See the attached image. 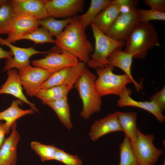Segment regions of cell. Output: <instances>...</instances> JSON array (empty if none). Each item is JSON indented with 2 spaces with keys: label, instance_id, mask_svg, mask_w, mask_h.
<instances>
[{
  "label": "cell",
  "instance_id": "obj_28",
  "mask_svg": "<svg viewBox=\"0 0 165 165\" xmlns=\"http://www.w3.org/2000/svg\"><path fill=\"white\" fill-rule=\"evenodd\" d=\"M120 161L118 165H139L130 139L125 135L119 145Z\"/></svg>",
  "mask_w": 165,
  "mask_h": 165
},
{
  "label": "cell",
  "instance_id": "obj_29",
  "mask_svg": "<svg viewBox=\"0 0 165 165\" xmlns=\"http://www.w3.org/2000/svg\"><path fill=\"white\" fill-rule=\"evenodd\" d=\"M31 148L39 156L41 161H45L54 160L57 148L53 145H46L33 141L30 143Z\"/></svg>",
  "mask_w": 165,
  "mask_h": 165
},
{
  "label": "cell",
  "instance_id": "obj_3",
  "mask_svg": "<svg viewBox=\"0 0 165 165\" xmlns=\"http://www.w3.org/2000/svg\"><path fill=\"white\" fill-rule=\"evenodd\" d=\"M126 41L124 51L135 58H145L148 50L159 46L156 31L149 22L139 23Z\"/></svg>",
  "mask_w": 165,
  "mask_h": 165
},
{
  "label": "cell",
  "instance_id": "obj_11",
  "mask_svg": "<svg viewBox=\"0 0 165 165\" xmlns=\"http://www.w3.org/2000/svg\"><path fill=\"white\" fill-rule=\"evenodd\" d=\"M48 13L53 17L64 19L75 16L84 6L83 0H43Z\"/></svg>",
  "mask_w": 165,
  "mask_h": 165
},
{
  "label": "cell",
  "instance_id": "obj_12",
  "mask_svg": "<svg viewBox=\"0 0 165 165\" xmlns=\"http://www.w3.org/2000/svg\"><path fill=\"white\" fill-rule=\"evenodd\" d=\"M85 67V63L79 62L75 66L66 67L53 72L42 84L40 89H46L65 84L74 85Z\"/></svg>",
  "mask_w": 165,
  "mask_h": 165
},
{
  "label": "cell",
  "instance_id": "obj_10",
  "mask_svg": "<svg viewBox=\"0 0 165 165\" xmlns=\"http://www.w3.org/2000/svg\"><path fill=\"white\" fill-rule=\"evenodd\" d=\"M0 45H5L10 49L13 57L6 59L3 71H8L15 68L18 71L30 65V58L31 57L38 54H46L50 50L41 51L35 49L33 47L24 48L14 46L0 36Z\"/></svg>",
  "mask_w": 165,
  "mask_h": 165
},
{
  "label": "cell",
  "instance_id": "obj_27",
  "mask_svg": "<svg viewBox=\"0 0 165 165\" xmlns=\"http://www.w3.org/2000/svg\"><path fill=\"white\" fill-rule=\"evenodd\" d=\"M73 85L65 84L49 88L40 89L35 96L40 99L49 100H58L67 96L69 92Z\"/></svg>",
  "mask_w": 165,
  "mask_h": 165
},
{
  "label": "cell",
  "instance_id": "obj_6",
  "mask_svg": "<svg viewBox=\"0 0 165 165\" xmlns=\"http://www.w3.org/2000/svg\"><path fill=\"white\" fill-rule=\"evenodd\" d=\"M153 134H144L138 129L136 141L131 142L139 165H155L162 155L163 150L156 148Z\"/></svg>",
  "mask_w": 165,
  "mask_h": 165
},
{
  "label": "cell",
  "instance_id": "obj_40",
  "mask_svg": "<svg viewBox=\"0 0 165 165\" xmlns=\"http://www.w3.org/2000/svg\"><path fill=\"white\" fill-rule=\"evenodd\" d=\"M163 165H165V161H164V163H163Z\"/></svg>",
  "mask_w": 165,
  "mask_h": 165
},
{
  "label": "cell",
  "instance_id": "obj_30",
  "mask_svg": "<svg viewBox=\"0 0 165 165\" xmlns=\"http://www.w3.org/2000/svg\"><path fill=\"white\" fill-rule=\"evenodd\" d=\"M140 22H149L152 20L165 21V12L150 9L148 10L137 9Z\"/></svg>",
  "mask_w": 165,
  "mask_h": 165
},
{
  "label": "cell",
  "instance_id": "obj_14",
  "mask_svg": "<svg viewBox=\"0 0 165 165\" xmlns=\"http://www.w3.org/2000/svg\"><path fill=\"white\" fill-rule=\"evenodd\" d=\"M9 2L14 14L25 13L36 20L50 16L43 0H13Z\"/></svg>",
  "mask_w": 165,
  "mask_h": 165
},
{
  "label": "cell",
  "instance_id": "obj_15",
  "mask_svg": "<svg viewBox=\"0 0 165 165\" xmlns=\"http://www.w3.org/2000/svg\"><path fill=\"white\" fill-rule=\"evenodd\" d=\"M119 131L122 130L115 112L95 121L91 126L89 134L91 140L95 141L106 134Z\"/></svg>",
  "mask_w": 165,
  "mask_h": 165
},
{
  "label": "cell",
  "instance_id": "obj_32",
  "mask_svg": "<svg viewBox=\"0 0 165 165\" xmlns=\"http://www.w3.org/2000/svg\"><path fill=\"white\" fill-rule=\"evenodd\" d=\"M14 14L9 1L0 7V35L8 26Z\"/></svg>",
  "mask_w": 165,
  "mask_h": 165
},
{
  "label": "cell",
  "instance_id": "obj_25",
  "mask_svg": "<svg viewBox=\"0 0 165 165\" xmlns=\"http://www.w3.org/2000/svg\"><path fill=\"white\" fill-rule=\"evenodd\" d=\"M111 0H92L87 10L77 16L78 19L86 28L93 22L98 14L107 6L111 4Z\"/></svg>",
  "mask_w": 165,
  "mask_h": 165
},
{
  "label": "cell",
  "instance_id": "obj_18",
  "mask_svg": "<svg viewBox=\"0 0 165 165\" xmlns=\"http://www.w3.org/2000/svg\"><path fill=\"white\" fill-rule=\"evenodd\" d=\"M130 94V90L125 87L117 101V106L120 107L132 106L139 108L152 114L160 123L165 121L164 116L153 102L136 101L131 97Z\"/></svg>",
  "mask_w": 165,
  "mask_h": 165
},
{
  "label": "cell",
  "instance_id": "obj_20",
  "mask_svg": "<svg viewBox=\"0 0 165 165\" xmlns=\"http://www.w3.org/2000/svg\"><path fill=\"white\" fill-rule=\"evenodd\" d=\"M119 8L120 6L117 5L107 6L98 14L92 23L105 34L120 14Z\"/></svg>",
  "mask_w": 165,
  "mask_h": 165
},
{
  "label": "cell",
  "instance_id": "obj_13",
  "mask_svg": "<svg viewBox=\"0 0 165 165\" xmlns=\"http://www.w3.org/2000/svg\"><path fill=\"white\" fill-rule=\"evenodd\" d=\"M37 20L24 13L14 14L8 26L2 34H6V38L16 37L29 33L38 28Z\"/></svg>",
  "mask_w": 165,
  "mask_h": 165
},
{
  "label": "cell",
  "instance_id": "obj_39",
  "mask_svg": "<svg viewBox=\"0 0 165 165\" xmlns=\"http://www.w3.org/2000/svg\"><path fill=\"white\" fill-rule=\"evenodd\" d=\"M8 1L6 0H0V7H1L7 3Z\"/></svg>",
  "mask_w": 165,
  "mask_h": 165
},
{
  "label": "cell",
  "instance_id": "obj_34",
  "mask_svg": "<svg viewBox=\"0 0 165 165\" xmlns=\"http://www.w3.org/2000/svg\"><path fill=\"white\" fill-rule=\"evenodd\" d=\"M143 2L150 9L159 12H165V0H144Z\"/></svg>",
  "mask_w": 165,
  "mask_h": 165
},
{
  "label": "cell",
  "instance_id": "obj_21",
  "mask_svg": "<svg viewBox=\"0 0 165 165\" xmlns=\"http://www.w3.org/2000/svg\"><path fill=\"white\" fill-rule=\"evenodd\" d=\"M43 104L50 107L57 115L61 122L68 130L73 127L67 96L55 100L40 99Z\"/></svg>",
  "mask_w": 165,
  "mask_h": 165
},
{
  "label": "cell",
  "instance_id": "obj_19",
  "mask_svg": "<svg viewBox=\"0 0 165 165\" xmlns=\"http://www.w3.org/2000/svg\"><path fill=\"white\" fill-rule=\"evenodd\" d=\"M133 55L127 53L120 48L114 50L110 55L108 60L109 64L113 67L121 69L131 79L132 83L138 92L143 88L142 84L137 82L134 79L131 73V67L132 63Z\"/></svg>",
  "mask_w": 165,
  "mask_h": 165
},
{
  "label": "cell",
  "instance_id": "obj_23",
  "mask_svg": "<svg viewBox=\"0 0 165 165\" xmlns=\"http://www.w3.org/2000/svg\"><path fill=\"white\" fill-rule=\"evenodd\" d=\"M116 113L122 131L131 142H134L138 129L137 126V112L117 111Z\"/></svg>",
  "mask_w": 165,
  "mask_h": 165
},
{
  "label": "cell",
  "instance_id": "obj_17",
  "mask_svg": "<svg viewBox=\"0 0 165 165\" xmlns=\"http://www.w3.org/2000/svg\"><path fill=\"white\" fill-rule=\"evenodd\" d=\"M8 78L5 83L0 87V94L11 95L31 106L34 111L38 112L35 105L29 101L24 94L22 85L19 79L17 71L12 69L8 70Z\"/></svg>",
  "mask_w": 165,
  "mask_h": 165
},
{
  "label": "cell",
  "instance_id": "obj_1",
  "mask_svg": "<svg viewBox=\"0 0 165 165\" xmlns=\"http://www.w3.org/2000/svg\"><path fill=\"white\" fill-rule=\"evenodd\" d=\"M85 29L77 18L66 26L56 38L55 43L60 50L67 52L87 64L94 48L87 38Z\"/></svg>",
  "mask_w": 165,
  "mask_h": 165
},
{
  "label": "cell",
  "instance_id": "obj_7",
  "mask_svg": "<svg viewBox=\"0 0 165 165\" xmlns=\"http://www.w3.org/2000/svg\"><path fill=\"white\" fill-rule=\"evenodd\" d=\"M44 58L32 60V64L53 73L75 66L79 62L76 57L67 52L60 50L56 46L50 50Z\"/></svg>",
  "mask_w": 165,
  "mask_h": 165
},
{
  "label": "cell",
  "instance_id": "obj_37",
  "mask_svg": "<svg viewBox=\"0 0 165 165\" xmlns=\"http://www.w3.org/2000/svg\"><path fill=\"white\" fill-rule=\"evenodd\" d=\"M13 56V54L11 51H7L3 50L0 46V59L6 58L9 59Z\"/></svg>",
  "mask_w": 165,
  "mask_h": 165
},
{
  "label": "cell",
  "instance_id": "obj_5",
  "mask_svg": "<svg viewBox=\"0 0 165 165\" xmlns=\"http://www.w3.org/2000/svg\"><path fill=\"white\" fill-rule=\"evenodd\" d=\"M98 77L95 81L97 91L101 97L108 95H121L127 84L132 83L127 75L113 73L114 67L110 64L96 69Z\"/></svg>",
  "mask_w": 165,
  "mask_h": 165
},
{
  "label": "cell",
  "instance_id": "obj_22",
  "mask_svg": "<svg viewBox=\"0 0 165 165\" xmlns=\"http://www.w3.org/2000/svg\"><path fill=\"white\" fill-rule=\"evenodd\" d=\"M22 101L18 99L12 102L10 106L5 110L0 112V121L4 120V124L8 133L11 126L19 118L25 115L34 113L31 109L23 110L19 107Z\"/></svg>",
  "mask_w": 165,
  "mask_h": 165
},
{
  "label": "cell",
  "instance_id": "obj_33",
  "mask_svg": "<svg viewBox=\"0 0 165 165\" xmlns=\"http://www.w3.org/2000/svg\"><path fill=\"white\" fill-rule=\"evenodd\" d=\"M162 113L165 110V87L153 95L150 98Z\"/></svg>",
  "mask_w": 165,
  "mask_h": 165
},
{
  "label": "cell",
  "instance_id": "obj_41",
  "mask_svg": "<svg viewBox=\"0 0 165 165\" xmlns=\"http://www.w3.org/2000/svg\"></svg>",
  "mask_w": 165,
  "mask_h": 165
},
{
  "label": "cell",
  "instance_id": "obj_31",
  "mask_svg": "<svg viewBox=\"0 0 165 165\" xmlns=\"http://www.w3.org/2000/svg\"><path fill=\"white\" fill-rule=\"evenodd\" d=\"M54 160L65 165H82L81 160L76 155L70 154L64 150L57 148Z\"/></svg>",
  "mask_w": 165,
  "mask_h": 165
},
{
  "label": "cell",
  "instance_id": "obj_9",
  "mask_svg": "<svg viewBox=\"0 0 165 165\" xmlns=\"http://www.w3.org/2000/svg\"><path fill=\"white\" fill-rule=\"evenodd\" d=\"M139 23L136 9L127 13H120L105 34L117 40L126 41Z\"/></svg>",
  "mask_w": 165,
  "mask_h": 165
},
{
  "label": "cell",
  "instance_id": "obj_26",
  "mask_svg": "<svg viewBox=\"0 0 165 165\" xmlns=\"http://www.w3.org/2000/svg\"><path fill=\"white\" fill-rule=\"evenodd\" d=\"M49 32L43 27L38 28L26 34L12 38L5 39L11 43L16 41L22 40L27 39L33 41L35 44L55 43V39Z\"/></svg>",
  "mask_w": 165,
  "mask_h": 165
},
{
  "label": "cell",
  "instance_id": "obj_38",
  "mask_svg": "<svg viewBox=\"0 0 165 165\" xmlns=\"http://www.w3.org/2000/svg\"><path fill=\"white\" fill-rule=\"evenodd\" d=\"M132 9H133L127 6L124 5L120 6L119 11L120 13H127L130 12Z\"/></svg>",
  "mask_w": 165,
  "mask_h": 165
},
{
  "label": "cell",
  "instance_id": "obj_2",
  "mask_svg": "<svg viewBox=\"0 0 165 165\" xmlns=\"http://www.w3.org/2000/svg\"><path fill=\"white\" fill-rule=\"evenodd\" d=\"M96 79L97 76L86 67L74 84L82 103L80 115L85 119L101 110L102 101L95 85Z\"/></svg>",
  "mask_w": 165,
  "mask_h": 165
},
{
  "label": "cell",
  "instance_id": "obj_36",
  "mask_svg": "<svg viewBox=\"0 0 165 165\" xmlns=\"http://www.w3.org/2000/svg\"><path fill=\"white\" fill-rule=\"evenodd\" d=\"M8 133L4 123H0V149L5 141V135Z\"/></svg>",
  "mask_w": 165,
  "mask_h": 165
},
{
  "label": "cell",
  "instance_id": "obj_4",
  "mask_svg": "<svg viewBox=\"0 0 165 165\" xmlns=\"http://www.w3.org/2000/svg\"><path fill=\"white\" fill-rule=\"evenodd\" d=\"M91 27L95 40L94 52L86 64L91 68H103L109 64L108 58L115 49L125 45V41L111 38L101 32L93 23Z\"/></svg>",
  "mask_w": 165,
  "mask_h": 165
},
{
  "label": "cell",
  "instance_id": "obj_8",
  "mask_svg": "<svg viewBox=\"0 0 165 165\" xmlns=\"http://www.w3.org/2000/svg\"><path fill=\"white\" fill-rule=\"evenodd\" d=\"M53 73L29 65L19 71L18 76L27 95L35 96L42 84Z\"/></svg>",
  "mask_w": 165,
  "mask_h": 165
},
{
  "label": "cell",
  "instance_id": "obj_16",
  "mask_svg": "<svg viewBox=\"0 0 165 165\" xmlns=\"http://www.w3.org/2000/svg\"><path fill=\"white\" fill-rule=\"evenodd\" d=\"M11 132L5 139L0 149V165H16L17 148L20 135L17 130L16 123L11 126Z\"/></svg>",
  "mask_w": 165,
  "mask_h": 165
},
{
  "label": "cell",
  "instance_id": "obj_24",
  "mask_svg": "<svg viewBox=\"0 0 165 165\" xmlns=\"http://www.w3.org/2000/svg\"><path fill=\"white\" fill-rule=\"evenodd\" d=\"M77 16L57 20L50 16L43 19L37 20L38 25H41L46 29L52 36L57 37L69 24L77 19Z\"/></svg>",
  "mask_w": 165,
  "mask_h": 165
},
{
  "label": "cell",
  "instance_id": "obj_35",
  "mask_svg": "<svg viewBox=\"0 0 165 165\" xmlns=\"http://www.w3.org/2000/svg\"><path fill=\"white\" fill-rule=\"evenodd\" d=\"M138 4V1L136 0H112L111 4L120 6H126L133 9H136Z\"/></svg>",
  "mask_w": 165,
  "mask_h": 165
}]
</instances>
